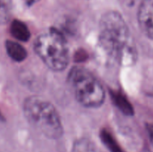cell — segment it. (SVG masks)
<instances>
[{
	"mask_svg": "<svg viewBox=\"0 0 153 152\" xmlns=\"http://www.w3.org/2000/svg\"><path fill=\"white\" fill-rule=\"evenodd\" d=\"M99 40L109 58L119 65L127 66L136 62L137 53L134 40L126 22L118 12L109 11L102 16Z\"/></svg>",
	"mask_w": 153,
	"mask_h": 152,
	"instance_id": "cell-1",
	"label": "cell"
},
{
	"mask_svg": "<svg viewBox=\"0 0 153 152\" xmlns=\"http://www.w3.org/2000/svg\"><path fill=\"white\" fill-rule=\"evenodd\" d=\"M23 113L29 124L47 138L56 139L62 137L61 118L48 100L40 96L28 97L24 101Z\"/></svg>",
	"mask_w": 153,
	"mask_h": 152,
	"instance_id": "cell-2",
	"label": "cell"
},
{
	"mask_svg": "<svg viewBox=\"0 0 153 152\" xmlns=\"http://www.w3.org/2000/svg\"><path fill=\"white\" fill-rule=\"evenodd\" d=\"M34 52L52 71L61 72L70 62V54L65 37L56 28L40 34L34 43Z\"/></svg>",
	"mask_w": 153,
	"mask_h": 152,
	"instance_id": "cell-3",
	"label": "cell"
},
{
	"mask_svg": "<svg viewBox=\"0 0 153 152\" xmlns=\"http://www.w3.org/2000/svg\"><path fill=\"white\" fill-rule=\"evenodd\" d=\"M68 83L76 100L84 107H99L104 103L105 92L97 77L85 68L76 66L68 75Z\"/></svg>",
	"mask_w": 153,
	"mask_h": 152,
	"instance_id": "cell-4",
	"label": "cell"
},
{
	"mask_svg": "<svg viewBox=\"0 0 153 152\" xmlns=\"http://www.w3.org/2000/svg\"><path fill=\"white\" fill-rule=\"evenodd\" d=\"M137 21L142 33L153 40V0H142L137 11Z\"/></svg>",
	"mask_w": 153,
	"mask_h": 152,
	"instance_id": "cell-5",
	"label": "cell"
},
{
	"mask_svg": "<svg viewBox=\"0 0 153 152\" xmlns=\"http://www.w3.org/2000/svg\"><path fill=\"white\" fill-rule=\"evenodd\" d=\"M111 97L114 105L126 116H132L134 109L126 95L120 91H111Z\"/></svg>",
	"mask_w": 153,
	"mask_h": 152,
	"instance_id": "cell-6",
	"label": "cell"
},
{
	"mask_svg": "<svg viewBox=\"0 0 153 152\" xmlns=\"http://www.w3.org/2000/svg\"><path fill=\"white\" fill-rule=\"evenodd\" d=\"M5 49L8 56L16 62H22L27 58V51L17 42L7 40Z\"/></svg>",
	"mask_w": 153,
	"mask_h": 152,
	"instance_id": "cell-7",
	"label": "cell"
},
{
	"mask_svg": "<svg viewBox=\"0 0 153 152\" xmlns=\"http://www.w3.org/2000/svg\"><path fill=\"white\" fill-rule=\"evenodd\" d=\"M10 31L13 37L22 42H26L31 37V33L28 26L23 22L14 19L10 24Z\"/></svg>",
	"mask_w": 153,
	"mask_h": 152,
	"instance_id": "cell-8",
	"label": "cell"
},
{
	"mask_svg": "<svg viewBox=\"0 0 153 152\" xmlns=\"http://www.w3.org/2000/svg\"><path fill=\"white\" fill-rule=\"evenodd\" d=\"M100 138L111 152H123L116 139L108 131L102 130L100 133Z\"/></svg>",
	"mask_w": 153,
	"mask_h": 152,
	"instance_id": "cell-9",
	"label": "cell"
},
{
	"mask_svg": "<svg viewBox=\"0 0 153 152\" xmlns=\"http://www.w3.org/2000/svg\"><path fill=\"white\" fill-rule=\"evenodd\" d=\"M12 13L11 0H0V25L7 23Z\"/></svg>",
	"mask_w": 153,
	"mask_h": 152,
	"instance_id": "cell-10",
	"label": "cell"
},
{
	"mask_svg": "<svg viewBox=\"0 0 153 152\" xmlns=\"http://www.w3.org/2000/svg\"><path fill=\"white\" fill-rule=\"evenodd\" d=\"M73 152H97L95 146L88 139L82 138L75 142Z\"/></svg>",
	"mask_w": 153,
	"mask_h": 152,
	"instance_id": "cell-11",
	"label": "cell"
},
{
	"mask_svg": "<svg viewBox=\"0 0 153 152\" xmlns=\"http://www.w3.org/2000/svg\"><path fill=\"white\" fill-rule=\"evenodd\" d=\"M146 130H147L149 139H150L151 142L153 143V125L152 124H147V125H146Z\"/></svg>",
	"mask_w": 153,
	"mask_h": 152,
	"instance_id": "cell-12",
	"label": "cell"
},
{
	"mask_svg": "<svg viewBox=\"0 0 153 152\" xmlns=\"http://www.w3.org/2000/svg\"><path fill=\"white\" fill-rule=\"evenodd\" d=\"M37 0H25V1L26 2V4L28 5H31L32 4H34V2H36Z\"/></svg>",
	"mask_w": 153,
	"mask_h": 152,
	"instance_id": "cell-13",
	"label": "cell"
}]
</instances>
